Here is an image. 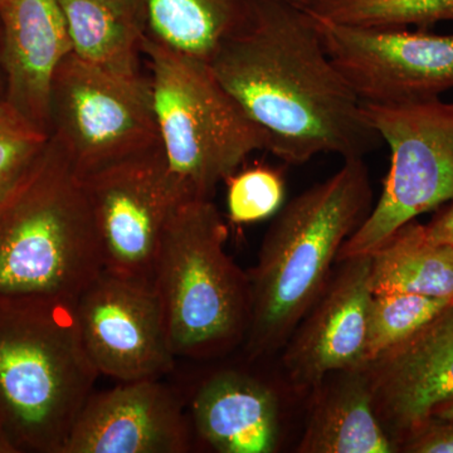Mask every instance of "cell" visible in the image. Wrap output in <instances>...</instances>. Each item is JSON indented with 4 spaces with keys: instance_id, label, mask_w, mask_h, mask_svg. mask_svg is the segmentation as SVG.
<instances>
[{
    "instance_id": "obj_25",
    "label": "cell",
    "mask_w": 453,
    "mask_h": 453,
    "mask_svg": "<svg viewBox=\"0 0 453 453\" xmlns=\"http://www.w3.org/2000/svg\"><path fill=\"white\" fill-rule=\"evenodd\" d=\"M399 452L453 453V418L431 416L398 441Z\"/></svg>"
},
{
    "instance_id": "obj_24",
    "label": "cell",
    "mask_w": 453,
    "mask_h": 453,
    "mask_svg": "<svg viewBox=\"0 0 453 453\" xmlns=\"http://www.w3.org/2000/svg\"><path fill=\"white\" fill-rule=\"evenodd\" d=\"M226 211L234 225H251L275 216L285 201V180L279 170L258 164L226 179Z\"/></svg>"
},
{
    "instance_id": "obj_30",
    "label": "cell",
    "mask_w": 453,
    "mask_h": 453,
    "mask_svg": "<svg viewBox=\"0 0 453 453\" xmlns=\"http://www.w3.org/2000/svg\"><path fill=\"white\" fill-rule=\"evenodd\" d=\"M3 77V67H2V27H0V81Z\"/></svg>"
},
{
    "instance_id": "obj_28",
    "label": "cell",
    "mask_w": 453,
    "mask_h": 453,
    "mask_svg": "<svg viewBox=\"0 0 453 453\" xmlns=\"http://www.w3.org/2000/svg\"><path fill=\"white\" fill-rule=\"evenodd\" d=\"M432 416L441 417V418H453V399L446 403L438 405L434 411Z\"/></svg>"
},
{
    "instance_id": "obj_22",
    "label": "cell",
    "mask_w": 453,
    "mask_h": 453,
    "mask_svg": "<svg viewBox=\"0 0 453 453\" xmlns=\"http://www.w3.org/2000/svg\"><path fill=\"white\" fill-rule=\"evenodd\" d=\"M453 300L374 294L369 308L366 365L418 332Z\"/></svg>"
},
{
    "instance_id": "obj_18",
    "label": "cell",
    "mask_w": 453,
    "mask_h": 453,
    "mask_svg": "<svg viewBox=\"0 0 453 453\" xmlns=\"http://www.w3.org/2000/svg\"><path fill=\"white\" fill-rule=\"evenodd\" d=\"M73 53L121 79H142V29L136 0H58Z\"/></svg>"
},
{
    "instance_id": "obj_13",
    "label": "cell",
    "mask_w": 453,
    "mask_h": 453,
    "mask_svg": "<svg viewBox=\"0 0 453 453\" xmlns=\"http://www.w3.org/2000/svg\"><path fill=\"white\" fill-rule=\"evenodd\" d=\"M193 441L186 405L172 387L120 381L92 393L62 453H187Z\"/></svg>"
},
{
    "instance_id": "obj_9",
    "label": "cell",
    "mask_w": 453,
    "mask_h": 453,
    "mask_svg": "<svg viewBox=\"0 0 453 453\" xmlns=\"http://www.w3.org/2000/svg\"><path fill=\"white\" fill-rule=\"evenodd\" d=\"M81 183L105 271L153 285L170 217L181 202L193 198L170 172L160 145L86 175Z\"/></svg>"
},
{
    "instance_id": "obj_11",
    "label": "cell",
    "mask_w": 453,
    "mask_h": 453,
    "mask_svg": "<svg viewBox=\"0 0 453 453\" xmlns=\"http://www.w3.org/2000/svg\"><path fill=\"white\" fill-rule=\"evenodd\" d=\"M77 320L98 374L119 381L160 380L174 369L153 285L104 273L82 292Z\"/></svg>"
},
{
    "instance_id": "obj_21",
    "label": "cell",
    "mask_w": 453,
    "mask_h": 453,
    "mask_svg": "<svg viewBox=\"0 0 453 453\" xmlns=\"http://www.w3.org/2000/svg\"><path fill=\"white\" fill-rule=\"evenodd\" d=\"M306 11L339 25L429 28L453 22V0H318Z\"/></svg>"
},
{
    "instance_id": "obj_1",
    "label": "cell",
    "mask_w": 453,
    "mask_h": 453,
    "mask_svg": "<svg viewBox=\"0 0 453 453\" xmlns=\"http://www.w3.org/2000/svg\"><path fill=\"white\" fill-rule=\"evenodd\" d=\"M210 65L282 162L301 165L323 153L363 159L380 144L363 101L333 64L303 8L251 0L242 25Z\"/></svg>"
},
{
    "instance_id": "obj_19",
    "label": "cell",
    "mask_w": 453,
    "mask_h": 453,
    "mask_svg": "<svg viewBox=\"0 0 453 453\" xmlns=\"http://www.w3.org/2000/svg\"><path fill=\"white\" fill-rule=\"evenodd\" d=\"M251 0H136L144 37L211 64L242 25Z\"/></svg>"
},
{
    "instance_id": "obj_14",
    "label": "cell",
    "mask_w": 453,
    "mask_h": 453,
    "mask_svg": "<svg viewBox=\"0 0 453 453\" xmlns=\"http://www.w3.org/2000/svg\"><path fill=\"white\" fill-rule=\"evenodd\" d=\"M365 371L378 416L398 443L453 399V301Z\"/></svg>"
},
{
    "instance_id": "obj_3",
    "label": "cell",
    "mask_w": 453,
    "mask_h": 453,
    "mask_svg": "<svg viewBox=\"0 0 453 453\" xmlns=\"http://www.w3.org/2000/svg\"><path fill=\"white\" fill-rule=\"evenodd\" d=\"M76 303L0 295V423L19 452L62 453L100 377Z\"/></svg>"
},
{
    "instance_id": "obj_29",
    "label": "cell",
    "mask_w": 453,
    "mask_h": 453,
    "mask_svg": "<svg viewBox=\"0 0 453 453\" xmlns=\"http://www.w3.org/2000/svg\"><path fill=\"white\" fill-rule=\"evenodd\" d=\"M282 2L291 3V4L301 8H308L310 5L314 4L315 2H318V0H282Z\"/></svg>"
},
{
    "instance_id": "obj_27",
    "label": "cell",
    "mask_w": 453,
    "mask_h": 453,
    "mask_svg": "<svg viewBox=\"0 0 453 453\" xmlns=\"http://www.w3.org/2000/svg\"><path fill=\"white\" fill-rule=\"evenodd\" d=\"M0 453H19L0 423Z\"/></svg>"
},
{
    "instance_id": "obj_16",
    "label": "cell",
    "mask_w": 453,
    "mask_h": 453,
    "mask_svg": "<svg viewBox=\"0 0 453 453\" xmlns=\"http://www.w3.org/2000/svg\"><path fill=\"white\" fill-rule=\"evenodd\" d=\"M193 434L219 453H273L281 436L276 390L241 369L208 375L189 404Z\"/></svg>"
},
{
    "instance_id": "obj_15",
    "label": "cell",
    "mask_w": 453,
    "mask_h": 453,
    "mask_svg": "<svg viewBox=\"0 0 453 453\" xmlns=\"http://www.w3.org/2000/svg\"><path fill=\"white\" fill-rule=\"evenodd\" d=\"M4 100L50 136V88L73 53L58 0H0Z\"/></svg>"
},
{
    "instance_id": "obj_2",
    "label": "cell",
    "mask_w": 453,
    "mask_h": 453,
    "mask_svg": "<svg viewBox=\"0 0 453 453\" xmlns=\"http://www.w3.org/2000/svg\"><path fill=\"white\" fill-rule=\"evenodd\" d=\"M372 207L365 160H344L326 180L282 205L249 273L251 316L244 350L251 360L279 353L333 273L345 241Z\"/></svg>"
},
{
    "instance_id": "obj_6",
    "label": "cell",
    "mask_w": 453,
    "mask_h": 453,
    "mask_svg": "<svg viewBox=\"0 0 453 453\" xmlns=\"http://www.w3.org/2000/svg\"><path fill=\"white\" fill-rule=\"evenodd\" d=\"M155 120L170 172L193 198L211 199L247 157L267 150L264 130L223 88L210 64L142 37Z\"/></svg>"
},
{
    "instance_id": "obj_10",
    "label": "cell",
    "mask_w": 453,
    "mask_h": 453,
    "mask_svg": "<svg viewBox=\"0 0 453 453\" xmlns=\"http://www.w3.org/2000/svg\"><path fill=\"white\" fill-rule=\"evenodd\" d=\"M310 14L330 59L363 103L429 100L453 88V35L339 25Z\"/></svg>"
},
{
    "instance_id": "obj_4",
    "label": "cell",
    "mask_w": 453,
    "mask_h": 453,
    "mask_svg": "<svg viewBox=\"0 0 453 453\" xmlns=\"http://www.w3.org/2000/svg\"><path fill=\"white\" fill-rule=\"evenodd\" d=\"M105 270L81 179L49 146L0 203V295L77 300Z\"/></svg>"
},
{
    "instance_id": "obj_12",
    "label": "cell",
    "mask_w": 453,
    "mask_h": 453,
    "mask_svg": "<svg viewBox=\"0 0 453 453\" xmlns=\"http://www.w3.org/2000/svg\"><path fill=\"white\" fill-rule=\"evenodd\" d=\"M372 295L371 256L339 261L283 347V368L291 384L314 390L334 372L365 368Z\"/></svg>"
},
{
    "instance_id": "obj_7",
    "label": "cell",
    "mask_w": 453,
    "mask_h": 453,
    "mask_svg": "<svg viewBox=\"0 0 453 453\" xmlns=\"http://www.w3.org/2000/svg\"><path fill=\"white\" fill-rule=\"evenodd\" d=\"M372 129L390 148L383 192L340 250L342 259L371 255L426 211L453 201V101L363 103Z\"/></svg>"
},
{
    "instance_id": "obj_23",
    "label": "cell",
    "mask_w": 453,
    "mask_h": 453,
    "mask_svg": "<svg viewBox=\"0 0 453 453\" xmlns=\"http://www.w3.org/2000/svg\"><path fill=\"white\" fill-rule=\"evenodd\" d=\"M50 139L4 98L0 100V203L28 177Z\"/></svg>"
},
{
    "instance_id": "obj_17",
    "label": "cell",
    "mask_w": 453,
    "mask_h": 453,
    "mask_svg": "<svg viewBox=\"0 0 453 453\" xmlns=\"http://www.w3.org/2000/svg\"><path fill=\"white\" fill-rule=\"evenodd\" d=\"M314 390V404L297 452H399L375 410L365 368L334 372Z\"/></svg>"
},
{
    "instance_id": "obj_26",
    "label": "cell",
    "mask_w": 453,
    "mask_h": 453,
    "mask_svg": "<svg viewBox=\"0 0 453 453\" xmlns=\"http://www.w3.org/2000/svg\"><path fill=\"white\" fill-rule=\"evenodd\" d=\"M425 226L432 241L453 244V201Z\"/></svg>"
},
{
    "instance_id": "obj_5",
    "label": "cell",
    "mask_w": 453,
    "mask_h": 453,
    "mask_svg": "<svg viewBox=\"0 0 453 453\" xmlns=\"http://www.w3.org/2000/svg\"><path fill=\"white\" fill-rule=\"evenodd\" d=\"M228 228L211 199L175 208L155 262L153 288L177 357L222 356L246 338L249 273L226 251Z\"/></svg>"
},
{
    "instance_id": "obj_20",
    "label": "cell",
    "mask_w": 453,
    "mask_h": 453,
    "mask_svg": "<svg viewBox=\"0 0 453 453\" xmlns=\"http://www.w3.org/2000/svg\"><path fill=\"white\" fill-rule=\"evenodd\" d=\"M372 294H412L453 300V244L428 237L412 220L371 253Z\"/></svg>"
},
{
    "instance_id": "obj_8",
    "label": "cell",
    "mask_w": 453,
    "mask_h": 453,
    "mask_svg": "<svg viewBox=\"0 0 453 453\" xmlns=\"http://www.w3.org/2000/svg\"><path fill=\"white\" fill-rule=\"evenodd\" d=\"M50 139L80 179L160 145L150 80H127L70 53L50 88Z\"/></svg>"
}]
</instances>
